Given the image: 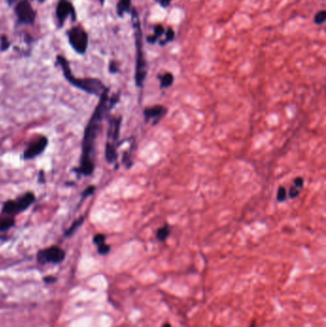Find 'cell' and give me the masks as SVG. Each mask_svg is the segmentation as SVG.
I'll return each instance as SVG.
<instances>
[{"label": "cell", "mask_w": 326, "mask_h": 327, "mask_svg": "<svg viewBox=\"0 0 326 327\" xmlns=\"http://www.w3.org/2000/svg\"><path fill=\"white\" fill-rule=\"evenodd\" d=\"M119 96L109 97V88H107L102 96L94 110L93 114L88 121L83 133L82 143V154L80 164L73 170L78 176H91L95 170L96 159V142L102 129V124L107 116L109 110L116 105Z\"/></svg>", "instance_id": "cell-1"}, {"label": "cell", "mask_w": 326, "mask_h": 327, "mask_svg": "<svg viewBox=\"0 0 326 327\" xmlns=\"http://www.w3.org/2000/svg\"><path fill=\"white\" fill-rule=\"evenodd\" d=\"M55 65L58 66L63 74V77L65 80L73 85L74 87L82 90L85 93L89 95H94L98 98L102 96V94L105 92L108 88L106 87L104 82L100 79L97 78H77L71 69L70 62L62 55H57L56 56V62Z\"/></svg>", "instance_id": "cell-2"}, {"label": "cell", "mask_w": 326, "mask_h": 327, "mask_svg": "<svg viewBox=\"0 0 326 327\" xmlns=\"http://www.w3.org/2000/svg\"><path fill=\"white\" fill-rule=\"evenodd\" d=\"M131 20L134 29V36H135V48H136V67H135V82L138 87L144 85V82L147 77L148 66L147 60L145 58L144 46H143V31L141 26L139 13L135 8L131 10Z\"/></svg>", "instance_id": "cell-3"}, {"label": "cell", "mask_w": 326, "mask_h": 327, "mask_svg": "<svg viewBox=\"0 0 326 327\" xmlns=\"http://www.w3.org/2000/svg\"><path fill=\"white\" fill-rule=\"evenodd\" d=\"M35 202V193L33 191H27L16 198L5 201L1 207V214L14 217L28 210Z\"/></svg>", "instance_id": "cell-4"}, {"label": "cell", "mask_w": 326, "mask_h": 327, "mask_svg": "<svg viewBox=\"0 0 326 327\" xmlns=\"http://www.w3.org/2000/svg\"><path fill=\"white\" fill-rule=\"evenodd\" d=\"M66 36L69 45L76 54L80 56L86 54L89 47V34L82 25L77 24L70 27L66 31Z\"/></svg>", "instance_id": "cell-5"}, {"label": "cell", "mask_w": 326, "mask_h": 327, "mask_svg": "<svg viewBox=\"0 0 326 327\" xmlns=\"http://www.w3.org/2000/svg\"><path fill=\"white\" fill-rule=\"evenodd\" d=\"M12 8L16 18V27L35 25L36 11L29 0H15Z\"/></svg>", "instance_id": "cell-6"}, {"label": "cell", "mask_w": 326, "mask_h": 327, "mask_svg": "<svg viewBox=\"0 0 326 327\" xmlns=\"http://www.w3.org/2000/svg\"><path fill=\"white\" fill-rule=\"evenodd\" d=\"M70 18L73 23L77 22L78 14L71 0H58L55 9V19L58 29H61L66 20Z\"/></svg>", "instance_id": "cell-7"}, {"label": "cell", "mask_w": 326, "mask_h": 327, "mask_svg": "<svg viewBox=\"0 0 326 327\" xmlns=\"http://www.w3.org/2000/svg\"><path fill=\"white\" fill-rule=\"evenodd\" d=\"M65 257H66L65 251L58 246L54 245L38 251L36 255V259L37 262L40 264H45V263L59 264L65 259Z\"/></svg>", "instance_id": "cell-8"}, {"label": "cell", "mask_w": 326, "mask_h": 327, "mask_svg": "<svg viewBox=\"0 0 326 327\" xmlns=\"http://www.w3.org/2000/svg\"><path fill=\"white\" fill-rule=\"evenodd\" d=\"M48 138L44 135L38 136L37 138H35V140L31 141L30 144L27 146V148L25 149L21 158L28 161V160H32L35 159L37 156L41 155L43 152H45L47 146H48Z\"/></svg>", "instance_id": "cell-9"}, {"label": "cell", "mask_w": 326, "mask_h": 327, "mask_svg": "<svg viewBox=\"0 0 326 327\" xmlns=\"http://www.w3.org/2000/svg\"><path fill=\"white\" fill-rule=\"evenodd\" d=\"M122 117H112L109 120V127L107 131V143L116 146V143L120 135Z\"/></svg>", "instance_id": "cell-10"}, {"label": "cell", "mask_w": 326, "mask_h": 327, "mask_svg": "<svg viewBox=\"0 0 326 327\" xmlns=\"http://www.w3.org/2000/svg\"><path fill=\"white\" fill-rule=\"evenodd\" d=\"M166 114V108L163 105H155L152 107H147L144 111L146 121L154 120L153 125H156Z\"/></svg>", "instance_id": "cell-11"}, {"label": "cell", "mask_w": 326, "mask_h": 327, "mask_svg": "<svg viewBox=\"0 0 326 327\" xmlns=\"http://www.w3.org/2000/svg\"><path fill=\"white\" fill-rule=\"evenodd\" d=\"M132 8V0H119L116 5L117 14L120 17H124L126 13L131 12Z\"/></svg>", "instance_id": "cell-12"}, {"label": "cell", "mask_w": 326, "mask_h": 327, "mask_svg": "<svg viewBox=\"0 0 326 327\" xmlns=\"http://www.w3.org/2000/svg\"><path fill=\"white\" fill-rule=\"evenodd\" d=\"M164 33H165V29H164L163 25L156 24L153 29V35H148L147 41L151 44H155L161 38V36L164 35Z\"/></svg>", "instance_id": "cell-13"}, {"label": "cell", "mask_w": 326, "mask_h": 327, "mask_svg": "<svg viewBox=\"0 0 326 327\" xmlns=\"http://www.w3.org/2000/svg\"><path fill=\"white\" fill-rule=\"evenodd\" d=\"M15 226V218L8 215H0V233L7 232Z\"/></svg>", "instance_id": "cell-14"}, {"label": "cell", "mask_w": 326, "mask_h": 327, "mask_svg": "<svg viewBox=\"0 0 326 327\" xmlns=\"http://www.w3.org/2000/svg\"><path fill=\"white\" fill-rule=\"evenodd\" d=\"M117 146L107 143L105 145V159L108 164H114L117 161L118 154H117Z\"/></svg>", "instance_id": "cell-15"}, {"label": "cell", "mask_w": 326, "mask_h": 327, "mask_svg": "<svg viewBox=\"0 0 326 327\" xmlns=\"http://www.w3.org/2000/svg\"><path fill=\"white\" fill-rule=\"evenodd\" d=\"M84 220H85V216H84V215H82L80 218H78L77 220H75V221L73 222V224L71 225L70 227L64 232V236H65V237H70V236H72L73 234L77 232V230H78L79 228L82 227V225L83 224V222H84Z\"/></svg>", "instance_id": "cell-16"}, {"label": "cell", "mask_w": 326, "mask_h": 327, "mask_svg": "<svg viewBox=\"0 0 326 327\" xmlns=\"http://www.w3.org/2000/svg\"><path fill=\"white\" fill-rule=\"evenodd\" d=\"M160 80H161V87L162 88H166V87H169L172 83H173V81H174V77L171 73L169 72H166L164 73L162 76L159 77Z\"/></svg>", "instance_id": "cell-17"}, {"label": "cell", "mask_w": 326, "mask_h": 327, "mask_svg": "<svg viewBox=\"0 0 326 327\" xmlns=\"http://www.w3.org/2000/svg\"><path fill=\"white\" fill-rule=\"evenodd\" d=\"M12 46V41L8 37V35L2 34L0 35V52L4 53L8 51Z\"/></svg>", "instance_id": "cell-18"}, {"label": "cell", "mask_w": 326, "mask_h": 327, "mask_svg": "<svg viewBox=\"0 0 326 327\" xmlns=\"http://www.w3.org/2000/svg\"><path fill=\"white\" fill-rule=\"evenodd\" d=\"M170 234V229L168 226L164 225L163 228H160L158 231H157V234H156V237L159 241H164L168 235Z\"/></svg>", "instance_id": "cell-19"}, {"label": "cell", "mask_w": 326, "mask_h": 327, "mask_svg": "<svg viewBox=\"0 0 326 327\" xmlns=\"http://www.w3.org/2000/svg\"><path fill=\"white\" fill-rule=\"evenodd\" d=\"M174 30H173L172 28L168 27V29H167V30H166V32H165V38H164L163 40L159 41V44H160L161 46H163V45H165L166 43H168V42H171V41L174 39Z\"/></svg>", "instance_id": "cell-20"}, {"label": "cell", "mask_w": 326, "mask_h": 327, "mask_svg": "<svg viewBox=\"0 0 326 327\" xmlns=\"http://www.w3.org/2000/svg\"><path fill=\"white\" fill-rule=\"evenodd\" d=\"M326 12L325 10H322V11H319L315 14L314 21L315 23L318 24V25H322L324 24V22L326 21Z\"/></svg>", "instance_id": "cell-21"}, {"label": "cell", "mask_w": 326, "mask_h": 327, "mask_svg": "<svg viewBox=\"0 0 326 327\" xmlns=\"http://www.w3.org/2000/svg\"><path fill=\"white\" fill-rule=\"evenodd\" d=\"M95 190H96V187H95L94 185H91V186L86 187V188L82 191V200H81V202H82L84 199H86L87 197H89V196H91L92 194H94Z\"/></svg>", "instance_id": "cell-22"}, {"label": "cell", "mask_w": 326, "mask_h": 327, "mask_svg": "<svg viewBox=\"0 0 326 327\" xmlns=\"http://www.w3.org/2000/svg\"><path fill=\"white\" fill-rule=\"evenodd\" d=\"M94 244L96 246L101 245L103 243H105V235L104 234H97L94 235L93 237Z\"/></svg>", "instance_id": "cell-23"}, {"label": "cell", "mask_w": 326, "mask_h": 327, "mask_svg": "<svg viewBox=\"0 0 326 327\" xmlns=\"http://www.w3.org/2000/svg\"><path fill=\"white\" fill-rule=\"evenodd\" d=\"M97 247H98V253L102 256H105L110 252V246L107 245L106 243H103Z\"/></svg>", "instance_id": "cell-24"}, {"label": "cell", "mask_w": 326, "mask_h": 327, "mask_svg": "<svg viewBox=\"0 0 326 327\" xmlns=\"http://www.w3.org/2000/svg\"><path fill=\"white\" fill-rule=\"evenodd\" d=\"M287 197V191L285 189V187H280L278 189V195H277V199L279 202H283Z\"/></svg>", "instance_id": "cell-25"}, {"label": "cell", "mask_w": 326, "mask_h": 327, "mask_svg": "<svg viewBox=\"0 0 326 327\" xmlns=\"http://www.w3.org/2000/svg\"><path fill=\"white\" fill-rule=\"evenodd\" d=\"M108 70L111 73V74H116L119 71H120V67H119V64L118 62H116L115 60H111L109 62V65H108Z\"/></svg>", "instance_id": "cell-26"}, {"label": "cell", "mask_w": 326, "mask_h": 327, "mask_svg": "<svg viewBox=\"0 0 326 327\" xmlns=\"http://www.w3.org/2000/svg\"><path fill=\"white\" fill-rule=\"evenodd\" d=\"M300 193V190L298 189V187L293 186V187H290V190H289V196L290 198H296Z\"/></svg>", "instance_id": "cell-27"}, {"label": "cell", "mask_w": 326, "mask_h": 327, "mask_svg": "<svg viewBox=\"0 0 326 327\" xmlns=\"http://www.w3.org/2000/svg\"><path fill=\"white\" fill-rule=\"evenodd\" d=\"M46 182V179H45V172L41 169L39 170L38 172V183L39 184H44Z\"/></svg>", "instance_id": "cell-28"}, {"label": "cell", "mask_w": 326, "mask_h": 327, "mask_svg": "<svg viewBox=\"0 0 326 327\" xmlns=\"http://www.w3.org/2000/svg\"><path fill=\"white\" fill-rule=\"evenodd\" d=\"M156 1L160 4L161 7H163V8H167L173 0H156Z\"/></svg>", "instance_id": "cell-29"}, {"label": "cell", "mask_w": 326, "mask_h": 327, "mask_svg": "<svg viewBox=\"0 0 326 327\" xmlns=\"http://www.w3.org/2000/svg\"><path fill=\"white\" fill-rule=\"evenodd\" d=\"M303 179L302 177H298L297 179H295V187H298V188H302L303 187Z\"/></svg>", "instance_id": "cell-30"}, {"label": "cell", "mask_w": 326, "mask_h": 327, "mask_svg": "<svg viewBox=\"0 0 326 327\" xmlns=\"http://www.w3.org/2000/svg\"><path fill=\"white\" fill-rule=\"evenodd\" d=\"M30 2H34V1H35V2H37V3H40V4H42V3H44L46 0H29Z\"/></svg>", "instance_id": "cell-31"}, {"label": "cell", "mask_w": 326, "mask_h": 327, "mask_svg": "<svg viewBox=\"0 0 326 327\" xmlns=\"http://www.w3.org/2000/svg\"><path fill=\"white\" fill-rule=\"evenodd\" d=\"M96 1H97L101 6H104V5H105V0H96Z\"/></svg>", "instance_id": "cell-32"}, {"label": "cell", "mask_w": 326, "mask_h": 327, "mask_svg": "<svg viewBox=\"0 0 326 327\" xmlns=\"http://www.w3.org/2000/svg\"><path fill=\"white\" fill-rule=\"evenodd\" d=\"M162 327H171V325H170L169 323H167V322H165V323H163Z\"/></svg>", "instance_id": "cell-33"}]
</instances>
